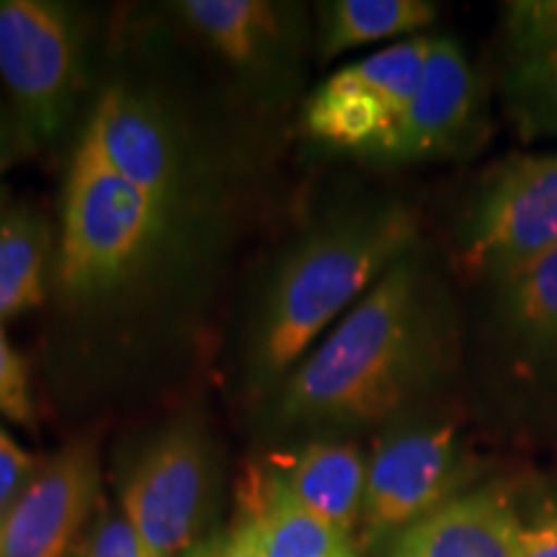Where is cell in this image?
<instances>
[{
    "label": "cell",
    "mask_w": 557,
    "mask_h": 557,
    "mask_svg": "<svg viewBox=\"0 0 557 557\" xmlns=\"http://www.w3.org/2000/svg\"><path fill=\"white\" fill-rule=\"evenodd\" d=\"M451 299L413 248L269 395L278 429H348L413 413L457 364Z\"/></svg>",
    "instance_id": "obj_1"
},
{
    "label": "cell",
    "mask_w": 557,
    "mask_h": 557,
    "mask_svg": "<svg viewBox=\"0 0 557 557\" xmlns=\"http://www.w3.org/2000/svg\"><path fill=\"white\" fill-rule=\"evenodd\" d=\"M209 225L212 218L139 191L78 139L62 189L52 287L73 312L135 308L199 259Z\"/></svg>",
    "instance_id": "obj_2"
},
{
    "label": "cell",
    "mask_w": 557,
    "mask_h": 557,
    "mask_svg": "<svg viewBox=\"0 0 557 557\" xmlns=\"http://www.w3.org/2000/svg\"><path fill=\"white\" fill-rule=\"evenodd\" d=\"M406 201L380 199L331 214L284 256L261 292L246 344L248 387L269 398L320 333L416 248Z\"/></svg>",
    "instance_id": "obj_3"
},
{
    "label": "cell",
    "mask_w": 557,
    "mask_h": 557,
    "mask_svg": "<svg viewBox=\"0 0 557 557\" xmlns=\"http://www.w3.org/2000/svg\"><path fill=\"white\" fill-rule=\"evenodd\" d=\"M81 139L152 199L201 218L220 214L218 160L156 90L129 81L109 83L90 109Z\"/></svg>",
    "instance_id": "obj_4"
},
{
    "label": "cell",
    "mask_w": 557,
    "mask_h": 557,
    "mask_svg": "<svg viewBox=\"0 0 557 557\" xmlns=\"http://www.w3.org/2000/svg\"><path fill=\"white\" fill-rule=\"evenodd\" d=\"M0 83L24 156L54 148L88 88V26L78 5L0 0Z\"/></svg>",
    "instance_id": "obj_5"
},
{
    "label": "cell",
    "mask_w": 557,
    "mask_h": 557,
    "mask_svg": "<svg viewBox=\"0 0 557 557\" xmlns=\"http://www.w3.org/2000/svg\"><path fill=\"white\" fill-rule=\"evenodd\" d=\"M218 496V442L197 416H181L132 459L122 511L148 557H186L207 540Z\"/></svg>",
    "instance_id": "obj_6"
},
{
    "label": "cell",
    "mask_w": 557,
    "mask_h": 557,
    "mask_svg": "<svg viewBox=\"0 0 557 557\" xmlns=\"http://www.w3.org/2000/svg\"><path fill=\"white\" fill-rule=\"evenodd\" d=\"M472 459L459 423L436 410H413L393 421L367 462L359 527L364 542L398 540L431 511L457 498Z\"/></svg>",
    "instance_id": "obj_7"
},
{
    "label": "cell",
    "mask_w": 557,
    "mask_h": 557,
    "mask_svg": "<svg viewBox=\"0 0 557 557\" xmlns=\"http://www.w3.org/2000/svg\"><path fill=\"white\" fill-rule=\"evenodd\" d=\"M465 261L493 282L557 248V152L508 160L468 214Z\"/></svg>",
    "instance_id": "obj_8"
},
{
    "label": "cell",
    "mask_w": 557,
    "mask_h": 557,
    "mask_svg": "<svg viewBox=\"0 0 557 557\" xmlns=\"http://www.w3.org/2000/svg\"><path fill=\"white\" fill-rule=\"evenodd\" d=\"M99 498V444L75 438L41 459L32 483L0 517V557H70Z\"/></svg>",
    "instance_id": "obj_9"
},
{
    "label": "cell",
    "mask_w": 557,
    "mask_h": 557,
    "mask_svg": "<svg viewBox=\"0 0 557 557\" xmlns=\"http://www.w3.org/2000/svg\"><path fill=\"white\" fill-rule=\"evenodd\" d=\"M483 132V90L462 45L431 37V52L418 94L372 158L421 163L468 152Z\"/></svg>",
    "instance_id": "obj_10"
},
{
    "label": "cell",
    "mask_w": 557,
    "mask_h": 557,
    "mask_svg": "<svg viewBox=\"0 0 557 557\" xmlns=\"http://www.w3.org/2000/svg\"><path fill=\"white\" fill-rule=\"evenodd\" d=\"M173 13L243 73L269 75L287 65L297 24L292 5L269 0H181Z\"/></svg>",
    "instance_id": "obj_11"
},
{
    "label": "cell",
    "mask_w": 557,
    "mask_h": 557,
    "mask_svg": "<svg viewBox=\"0 0 557 557\" xmlns=\"http://www.w3.org/2000/svg\"><path fill=\"white\" fill-rule=\"evenodd\" d=\"M498 331L513 364L557 377V248L496 282Z\"/></svg>",
    "instance_id": "obj_12"
},
{
    "label": "cell",
    "mask_w": 557,
    "mask_h": 557,
    "mask_svg": "<svg viewBox=\"0 0 557 557\" xmlns=\"http://www.w3.org/2000/svg\"><path fill=\"white\" fill-rule=\"evenodd\" d=\"M521 524L513 506L493 491L459 493L398 540L418 557H513Z\"/></svg>",
    "instance_id": "obj_13"
},
{
    "label": "cell",
    "mask_w": 557,
    "mask_h": 557,
    "mask_svg": "<svg viewBox=\"0 0 557 557\" xmlns=\"http://www.w3.org/2000/svg\"><path fill=\"white\" fill-rule=\"evenodd\" d=\"M274 472L297 504L351 537L361 521L367 491V462L357 444L312 438L308 447Z\"/></svg>",
    "instance_id": "obj_14"
},
{
    "label": "cell",
    "mask_w": 557,
    "mask_h": 557,
    "mask_svg": "<svg viewBox=\"0 0 557 557\" xmlns=\"http://www.w3.org/2000/svg\"><path fill=\"white\" fill-rule=\"evenodd\" d=\"M52 222L37 205L16 201L0 214V323L39 308L54 269Z\"/></svg>",
    "instance_id": "obj_15"
},
{
    "label": "cell",
    "mask_w": 557,
    "mask_h": 557,
    "mask_svg": "<svg viewBox=\"0 0 557 557\" xmlns=\"http://www.w3.org/2000/svg\"><path fill=\"white\" fill-rule=\"evenodd\" d=\"M240 519L250 527L263 557H333L351 545V537L297 504L274 470L253 478Z\"/></svg>",
    "instance_id": "obj_16"
},
{
    "label": "cell",
    "mask_w": 557,
    "mask_h": 557,
    "mask_svg": "<svg viewBox=\"0 0 557 557\" xmlns=\"http://www.w3.org/2000/svg\"><path fill=\"white\" fill-rule=\"evenodd\" d=\"M393 124L395 116L385 103L346 78L341 70L315 90L305 107V127L312 137L331 148L351 150L367 158L377 152Z\"/></svg>",
    "instance_id": "obj_17"
},
{
    "label": "cell",
    "mask_w": 557,
    "mask_h": 557,
    "mask_svg": "<svg viewBox=\"0 0 557 557\" xmlns=\"http://www.w3.org/2000/svg\"><path fill=\"white\" fill-rule=\"evenodd\" d=\"M436 16L429 0H333L320 9V54L331 60L354 47L416 34Z\"/></svg>",
    "instance_id": "obj_18"
},
{
    "label": "cell",
    "mask_w": 557,
    "mask_h": 557,
    "mask_svg": "<svg viewBox=\"0 0 557 557\" xmlns=\"http://www.w3.org/2000/svg\"><path fill=\"white\" fill-rule=\"evenodd\" d=\"M431 52V37H413L398 45L380 50L369 58H361L341 70L346 78L369 90L372 96L385 103L395 122L413 101L418 86L423 81V70Z\"/></svg>",
    "instance_id": "obj_19"
},
{
    "label": "cell",
    "mask_w": 557,
    "mask_h": 557,
    "mask_svg": "<svg viewBox=\"0 0 557 557\" xmlns=\"http://www.w3.org/2000/svg\"><path fill=\"white\" fill-rule=\"evenodd\" d=\"M506 103L524 137H557V52L508 67Z\"/></svg>",
    "instance_id": "obj_20"
},
{
    "label": "cell",
    "mask_w": 557,
    "mask_h": 557,
    "mask_svg": "<svg viewBox=\"0 0 557 557\" xmlns=\"http://www.w3.org/2000/svg\"><path fill=\"white\" fill-rule=\"evenodd\" d=\"M504 34L511 65L557 52V0H513L504 5Z\"/></svg>",
    "instance_id": "obj_21"
},
{
    "label": "cell",
    "mask_w": 557,
    "mask_h": 557,
    "mask_svg": "<svg viewBox=\"0 0 557 557\" xmlns=\"http://www.w3.org/2000/svg\"><path fill=\"white\" fill-rule=\"evenodd\" d=\"M0 418L24 429H34L39 421L29 364L5 336L3 323H0Z\"/></svg>",
    "instance_id": "obj_22"
},
{
    "label": "cell",
    "mask_w": 557,
    "mask_h": 557,
    "mask_svg": "<svg viewBox=\"0 0 557 557\" xmlns=\"http://www.w3.org/2000/svg\"><path fill=\"white\" fill-rule=\"evenodd\" d=\"M70 557H148L129 519L116 511H103L90 521Z\"/></svg>",
    "instance_id": "obj_23"
},
{
    "label": "cell",
    "mask_w": 557,
    "mask_h": 557,
    "mask_svg": "<svg viewBox=\"0 0 557 557\" xmlns=\"http://www.w3.org/2000/svg\"><path fill=\"white\" fill-rule=\"evenodd\" d=\"M41 457L26 451L9 431L0 426V517L13 506L24 487L32 483Z\"/></svg>",
    "instance_id": "obj_24"
},
{
    "label": "cell",
    "mask_w": 557,
    "mask_h": 557,
    "mask_svg": "<svg viewBox=\"0 0 557 557\" xmlns=\"http://www.w3.org/2000/svg\"><path fill=\"white\" fill-rule=\"evenodd\" d=\"M186 557H263V555L259 549V542L253 537V532H250V527L243 519H238L230 532L212 534V537H207Z\"/></svg>",
    "instance_id": "obj_25"
},
{
    "label": "cell",
    "mask_w": 557,
    "mask_h": 557,
    "mask_svg": "<svg viewBox=\"0 0 557 557\" xmlns=\"http://www.w3.org/2000/svg\"><path fill=\"white\" fill-rule=\"evenodd\" d=\"M513 557H557V506L540 521L521 529Z\"/></svg>",
    "instance_id": "obj_26"
},
{
    "label": "cell",
    "mask_w": 557,
    "mask_h": 557,
    "mask_svg": "<svg viewBox=\"0 0 557 557\" xmlns=\"http://www.w3.org/2000/svg\"><path fill=\"white\" fill-rule=\"evenodd\" d=\"M24 156V148H21L16 122H13V114L9 103L0 99V173L9 171L11 165H16Z\"/></svg>",
    "instance_id": "obj_27"
},
{
    "label": "cell",
    "mask_w": 557,
    "mask_h": 557,
    "mask_svg": "<svg viewBox=\"0 0 557 557\" xmlns=\"http://www.w3.org/2000/svg\"><path fill=\"white\" fill-rule=\"evenodd\" d=\"M387 557H418L403 540H393V547L387 549Z\"/></svg>",
    "instance_id": "obj_28"
},
{
    "label": "cell",
    "mask_w": 557,
    "mask_h": 557,
    "mask_svg": "<svg viewBox=\"0 0 557 557\" xmlns=\"http://www.w3.org/2000/svg\"><path fill=\"white\" fill-rule=\"evenodd\" d=\"M11 207V199H9V189H5L3 184H0V214L5 212V209Z\"/></svg>",
    "instance_id": "obj_29"
},
{
    "label": "cell",
    "mask_w": 557,
    "mask_h": 557,
    "mask_svg": "<svg viewBox=\"0 0 557 557\" xmlns=\"http://www.w3.org/2000/svg\"><path fill=\"white\" fill-rule=\"evenodd\" d=\"M333 557H359V553H357V547H354V545H346L344 549H341V553H336Z\"/></svg>",
    "instance_id": "obj_30"
}]
</instances>
